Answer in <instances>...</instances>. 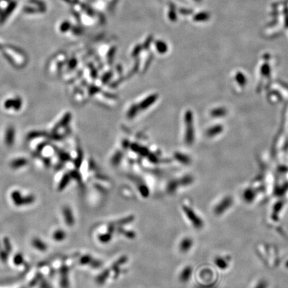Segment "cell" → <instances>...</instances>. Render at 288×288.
I'll list each match as a JSON object with an SVG mask.
<instances>
[{
    "label": "cell",
    "instance_id": "6da1fadb",
    "mask_svg": "<svg viewBox=\"0 0 288 288\" xmlns=\"http://www.w3.org/2000/svg\"><path fill=\"white\" fill-rule=\"evenodd\" d=\"M11 199L14 205L17 207L31 205L35 200L34 195H23L19 190L13 191L11 193Z\"/></svg>",
    "mask_w": 288,
    "mask_h": 288
},
{
    "label": "cell",
    "instance_id": "7a4b0ae2",
    "mask_svg": "<svg viewBox=\"0 0 288 288\" xmlns=\"http://www.w3.org/2000/svg\"><path fill=\"white\" fill-rule=\"evenodd\" d=\"M182 209L188 220L191 222V224L193 225V226L195 228L200 229L201 227H202L203 225V221L201 220V219L199 217L198 215H197V213L190 206L187 205V204H184L182 206Z\"/></svg>",
    "mask_w": 288,
    "mask_h": 288
},
{
    "label": "cell",
    "instance_id": "3957f363",
    "mask_svg": "<svg viewBox=\"0 0 288 288\" xmlns=\"http://www.w3.org/2000/svg\"><path fill=\"white\" fill-rule=\"evenodd\" d=\"M233 203L232 199L231 198L227 197L222 200L218 205L216 206L214 209V212L216 215H221L226 211Z\"/></svg>",
    "mask_w": 288,
    "mask_h": 288
},
{
    "label": "cell",
    "instance_id": "277c9868",
    "mask_svg": "<svg viewBox=\"0 0 288 288\" xmlns=\"http://www.w3.org/2000/svg\"><path fill=\"white\" fill-rule=\"evenodd\" d=\"M62 214L64 219L67 226L72 227L75 224V218L73 211L70 207L65 206L62 209Z\"/></svg>",
    "mask_w": 288,
    "mask_h": 288
},
{
    "label": "cell",
    "instance_id": "5b68a950",
    "mask_svg": "<svg viewBox=\"0 0 288 288\" xmlns=\"http://www.w3.org/2000/svg\"><path fill=\"white\" fill-rule=\"evenodd\" d=\"M60 286L62 288H69V268L64 266L60 269Z\"/></svg>",
    "mask_w": 288,
    "mask_h": 288
},
{
    "label": "cell",
    "instance_id": "8992f818",
    "mask_svg": "<svg viewBox=\"0 0 288 288\" xmlns=\"http://www.w3.org/2000/svg\"><path fill=\"white\" fill-rule=\"evenodd\" d=\"M193 243V240L191 239L190 237H185L183 238L179 244V251L184 253L188 252L190 250V249L192 247Z\"/></svg>",
    "mask_w": 288,
    "mask_h": 288
},
{
    "label": "cell",
    "instance_id": "52a82bcc",
    "mask_svg": "<svg viewBox=\"0 0 288 288\" xmlns=\"http://www.w3.org/2000/svg\"><path fill=\"white\" fill-rule=\"evenodd\" d=\"M192 275V268L190 266H185L180 272L179 276V281L182 283H186L190 279Z\"/></svg>",
    "mask_w": 288,
    "mask_h": 288
},
{
    "label": "cell",
    "instance_id": "ba28073f",
    "mask_svg": "<svg viewBox=\"0 0 288 288\" xmlns=\"http://www.w3.org/2000/svg\"><path fill=\"white\" fill-rule=\"evenodd\" d=\"M31 245L35 250L41 251V252H43L48 250V245L46 243L39 237L33 238L31 241Z\"/></svg>",
    "mask_w": 288,
    "mask_h": 288
},
{
    "label": "cell",
    "instance_id": "9c48e42d",
    "mask_svg": "<svg viewBox=\"0 0 288 288\" xmlns=\"http://www.w3.org/2000/svg\"><path fill=\"white\" fill-rule=\"evenodd\" d=\"M66 232L62 229H57L53 233L52 238L57 242H61L64 241V240L66 238Z\"/></svg>",
    "mask_w": 288,
    "mask_h": 288
},
{
    "label": "cell",
    "instance_id": "30bf717a",
    "mask_svg": "<svg viewBox=\"0 0 288 288\" xmlns=\"http://www.w3.org/2000/svg\"><path fill=\"white\" fill-rule=\"evenodd\" d=\"M112 235H113L112 233L107 231V232L106 233V234L99 235L98 236V239L100 242L108 243L109 242H110L111 241L112 238Z\"/></svg>",
    "mask_w": 288,
    "mask_h": 288
},
{
    "label": "cell",
    "instance_id": "8fae6325",
    "mask_svg": "<svg viewBox=\"0 0 288 288\" xmlns=\"http://www.w3.org/2000/svg\"><path fill=\"white\" fill-rule=\"evenodd\" d=\"M94 260V258L91 257V255H83L80 260V263L81 265L85 266V265H91V263Z\"/></svg>",
    "mask_w": 288,
    "mask_h": 288
},
{
    "label": "cell",
    "instance_id": "7c38bea8",
    "mask_svg": "<svg viewBox=\"0 0 288 288\" xmlns=\"http://www.w3.org/2000/svg\"><path fill=\"white\" fill-rule=\"evenodd\" d=\"M69 178L70 176L69 175H65L63 177L58 186V190L59 191H62L63 190H64L65 188L66 187V186L69 182Z\"/></svg>",
    "mask_w": 288,
    "mask_h": 288
},
{
    "label": "cell",
    "instance_id": "4fadbf2b",
    "mask_svg": "<svg viewBox=\"0 0 288 288\" xmlns=\"http://www.w3.org/2000/svg\"><path fill=\"white\" fill-rule=\"evenodd\" d=\"M209 18V15L208 14H207L206 12H201L196 14L193 17V20L196 22H203V21L208 20Z\"/></svg>",
    "mask_w": 288,
    "mask_h": 288
},
{
    "label": "cell",
    "instance_id": "5bb4252c",
    "mask_svg": "<svg viewBox=\"0 0 288 288\" xmlns=\"http://www.w3.org/2000/svg\"><path fill=\"white\" fill-rule=\"evenodd\" d=\"M23 261H24V258L23 257V255L21 254V253H16L14 255V258H13V262L17 266L22 265Z\"/></svg>",
    "mask_w": 288,
    "mask_h": 288
},
{
    "label": "cell",
    "instance_id": "9a60e30c",
    "mask_svg": "<svg viewBox=\"0 0 288 288\" xmlns=\"http://www.w3.org/2000/svg\"><path fill=\"white\" fill-rule=\"evenodd\" d=\"M9 253L5 250L3 246H0V260L3 263H6L8 259Z\"/></svg>",
    "mask_w": 288,
    "mask_h": 288
},
{
    "label": "cell",
    "instance_id": "2e32d148",
    "mask_svg": "<svg viewBox=\"0 0 288 288\" xmlns=\"http://www.w3.org/2000/svg\"><path fill=\"white\" fill-rule=\"evenodd\" d=\"M156 47H157V49H158V51L160 52V53H164V52L166 51L167 49V47L166 44L161 41H157Z\"/></svg>",
    "mask_w": 288,
    "mask_h": 288
},
{
    "label": "cell",
    "instance_id": "e0dca14e",
    "mask_svg": "<svg viewBox=\"0 0 288 288\" xmlns=\"http://www.w3.org/2000/svg\"><path fill=\"white\" fill-rule=\"evenodd\" d=\"M3 247L7 251V252L9 253L10 252H12V244L10 243V241L7 237H4L3 240Z\"/></svg>",
    "mask_w": 288,
    "mask_h": 288
},
{
    "label": "cell",
    "instance_id": "ac0fdd59",
    "mask_svg": "<svg viewBox=\"0 0 288 288\" xmlns=\"http://www.w3.org/2000/svg\"><path fill=\"white\" fill-rule=\"evenodd\" d=\"M215 262H216V264L217 266H218V267L219 268L225 269V268H227V263H226V261L223 260V259L219 258H217Z\"/></svg>",
    "mask_w": 288,
    "mask_h": 288
},
{
    "label": "cell",
    "instance_id": "d6986e66",
    "mask_svg": "<svg viewBox=\"0 0 288 288\" xmlns=\"http://www.w3.org/2000/svg\"><path fill=\"white\" fill-rule=\"evenodd\" d=\"M169 18L171 21H175V20L177 19L176 13H175L174 6L173 4H171V7H170V9L169 12Z\"/></svg>",
    "mask_w": 288,
    "mask_h": 288
},
{
    "label": "cell",
    "instance_id": "ffe728a7",
    "mask_svg": "<svg viewBox=\"0 0 288 288\" xmlns=\"http://www.w3.org/2000/svg\"><path fill=\"white\" fill-rule=\"evenodd\" d=\"M155 99H156V97H154L153 96H151L150 98H148L142 104H141V106H142L143 108H145V107H147L149 105H151L152 103Z\"/></svg>",
    "mask_w": 288,
    "mask_h": 288
},
{
    "label": "cell",
    "instance_id": "44dd1931",
    "mask_svg": "<svg viewBox=\"0 0 288 288\" xmlns=\"http://www.w3.org/2000/svg\"><path fill=\"white\" fill-rule=\"evenodd\" d=\"M40 288H52V286L51 285V284L47 281V280L43 279V280H41L40 285Z\"/></svg>",
    "mask_w": 288,
    "mask_h": 288
},
{
    "label": "cell",
    "instance_id": "7402d4cb",
    "mask_svg": "<svg viewBox=\"0 0 288 288\" xmlns=\"http://www.w3.org/2000/svg\"><path fill=\"white\" fill-rule=\"evenodd\" d=\"M179 12L184 15H187V14H192V10L187 9H181L179 10Z\"/></svg>",
    "mask_w": 288,
    "mask_h": 288
},
{
    "label": "cell",
    "instance_id": "603a6c76",
    "mask_svg": "<svg viewBox=\"0 0 288 288\" xmlns=\"http://www.w3.org/2000/svg\"><path fill=\"white\" fill-rule=\"evenodd\" d=\"M256 288H266V282L265 281L260 282V284L258 285V286L256 287Z\"/></svg>",
    "mask_w": 288,
    "mask_h": 288
},
{
    "label": "cell",
    "instance_id": "cb8c5ba5",
    "mask_svg": "<svg viewBox=\"0 0 288 288\" xmlns=\"http://www.w3.org/2000/svg\"><path fill=\"white\" fill-rule=\"evenodd\" d=\"M140 49H141V47H140V46H137V47H136L135 49H134V51H133V54H137L138 53V52H140Z\"/></svg>",
    "mask_w": 288,
    "mask_h": 288
},
{
    "label": "cell",
    "instance_id": "d4e9b609",
    "mask_svg": "<svg viewBox=\"0 0 288 288\" xmlns=\"http://www.w3.org/2000/svg\"><path fill=\"white\" fill-rule=\"evenodd\" d=\"M195 1H200L201 0H195Z\"/></svg>",
    "mask_w": 288,
    "mask_h": 288
}]
</instances>
